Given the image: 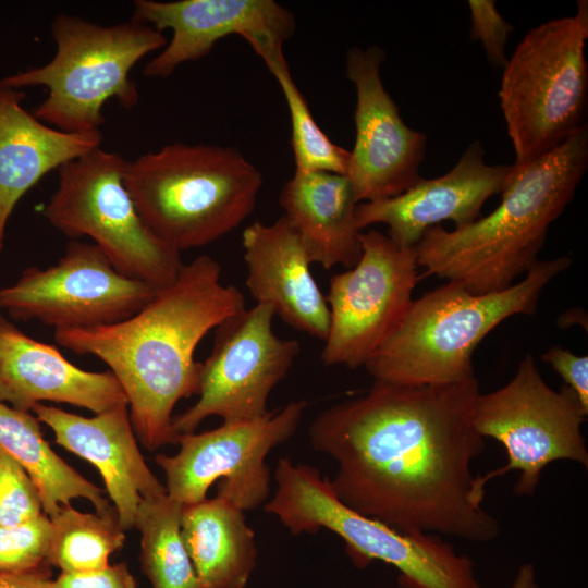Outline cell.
<instances>
[{"label": "cell", "mask_w": 588, "mask_h": 588, "mask_svg": "<svg viewBox=\"0 0 588 588\" xmlns=\"http://www.w3.org/2000/svg\"><path fill=\"white\" fill-rule=\"evenodd\" d=\"M476 377L439 385L375 381L320 412L310 445L336 463L330 485L348 507L404 535L488 542L498 520L482 506L471 463L485 449L473 421Z\"/></svg>", "instance_id": "1"}, {"label": "cell", "mask_w": 588, "mask_h": 588, "mask_svg": "<svg viewBox=\"0 0 588 588\" xmlns=\"http://www.w3.org/2000/svg\"><path fill=\"white\" fill-rule=\"evenodd\" d=\"M245 308L243 293L221 282V266L209 255L184 264L132 317L108 326L56 329L59 345L105 362L127 399L135 434L149 451L176 444L172 412L198 394L201 339Z\"/></svg>", "instance_id": "2"}, {"label": "cell", "mask_w": 588, "mask_h": 588, "mask_svg": "<svg viewBox=\"0 0 588 588\" xmlns=\"http://www.w3.org/2000/svg\"><path fill=\"white\" fill-rule=\"evenodd\" d=\"M588 167V128L550 152L514 164L500 205L452 231L428 229L415 246L422 277L462 283L475 294L503 291L538 260L549 226L573 199Z\"/></svg>", "instance_id": "3"}, {"label": "cell", "mask_w": 588, "mask_h": 588, "mask_svg": "<svg viewBox=\"0 0 588 588\" xmlns=\"http://www.w3.org/2000/svg\"><path fill=\"white\" fill-rule=\"evenodd\" d=\"M572 264L567 256L537 260L524 279L492 293L475 294L446 284L412 302L405 316L365 367L375 381L439 385L475 377L479 343L514 315L535 313L546 285Z\"/></svg>", "instance_id": "4"}, {"label": "cell", "mask_w": 588, "mask_h": 588, "mask_svg": "<svg viewBox=\"0 0 588 588\" xmlns=\"http://www.w3.org/2000/svg\"><path fill=\"white\" fill-rule=\"evenodd\" d=\"M122 175L146 224L179 252L235 230L262 185L260 171L237 149L180 142L125 160Z\"/></svg>", "instance_id": "5"}, {"label": "cell", "mask_w": 588, "mask_h": 588, "mask_svg": "<svg viewBox=\"0 0 588 588\" xmlns=\"http://www.w3.org/2000/svg\"><path fill=\"white\" fill-rule=\"evenodd\" d=\"M56 53L46 64L0 79V87L45 86L46 99L35 108L39 121L69 133L100 131L103 105L114 98L125 109L138 102L130 78L145 56L163 49L166 36L131 20L102 26L77 16L59 14L51 23Z\"/></svg>", "instance_id": "6"}, {"label": "cell", "mask_w": 588, "mask_h": 588, "mask_svg": "<svg viewBox=\"0 0 588 588\" xmlns=\"http://www.w3.org/2000/svg\"><path fill=\"white\" fill-rule=\"evenodd\" d=\"M587 38L588 2L579 0L573 16L529 29L509 58L499 99L514 164L550 152L587 126Z\"/></svg>", "instance_id": "7"}, {"label": "cell", "mask_w": 588, "mask_h": 588, "mask_svg": "<svg viewBox=\"0 0 588 588\" xmlns=\"http://www.w3.org/2000/svg\"><path fill=\"white\" fill-rule=\"evenodd\" d=\"M277 490L265 504L292 535H338L356 565L379 560L399 569L405 588H481L474 562L437 535H404L344 504L314 466L289 457L274 469Z\"/></svg>", "instance_id": "8"}, {"label": "cell", "mask_w": 588, "mask_h": 588, "mask_svg": "<svg viewBox=\"0 0 588 588\" xmlns=\"http://www.w3.org/2000/svg\"><path fill=\"white\" fill-rule=\"evenodd\" d=\"M124 161L98 147L65 163L44 215L73 240L90 237L119 272L162 289L184 262L139 215L123 182Z\"/></svg>", "instance_id": "9"}, {"label": "cell", "mask_w": 588, "mask_h": 588, "mask_svg": "<svg viewBox=\"0 0 588 588\" xmlns=\"http://www.w3.org/2000/svg\"><path fill=\"white\" fill-rule=\"evenodd\" d=\"M587 415L569 388L556 391L547 384L534 356L527 354L505 385L476 399L473 421L477 432L497 440L507 456L504 466L481 476L482 485L517 470L515 493L530 495L543 469L555 461L568 460L587 468L581 432Z\"/></svg>", "instance_id": "10"}, {"label": "cell", "mask_w": 588, "mask_h": 588, "mask_svg": "<svg viewBox=\"0 0 588 588\" xmlns=\"http://www.w3.org/2000/svg\"><path fill=\"white\" fill-rule=\"evenodd\" d=\"M306 400H295L265 416L176 438L175 455L157 454L166 475L167 494L183 505L205 500L220 480V495L244 512L268 501L271 473L265 460L297 430L307 409Z\"/></svg>", "instance_id": "11"}, {"label": "cell", "mask_w": 588, "mask_h": 588, "mask_svg": "<svg viewBox=\"0 0 588 588\" xmlns=\"http://www.w3.org/2000/svg\"><path fill=\"white\" fill-rule=\"evenodd\" d=\"M270 305L256 303L217 327L210 355L200 363L199 397L173 416L177 438L192 433L210 416L223 422L257 419L268 414L271 391L292 368L299 342L278 336Z\"/></svg>", "instance_id": "12"}, {"label": "cell", "mask_w": 588, "mask_h": 588, "mask_svg": "<svg viewBox=\"0 0 588 588\" xmlns=\"http://www.w3.org/2000/svg\"><path fill=\"white\" fill-rule=\"evenodd\" d=\"M356 265L330 279L326 366H365L397 327L420 280L415 246L401 247L376 230L359 235Z\"/></svg>", "instance_id": "13"}, {"label": "cell", "mask_w": 588, "mask_h": 588, "mask_svg": "<svg viewBox=\"0 0 588 588\" xmlns=\"http://www.w3.org/2000/svg\"><path fill=\"white\" fill-rule=\"evenodd\" d=\"M159 289L119 272L94 243L71 241L57 264L26 269L0 289V308L13 319L54 329L113 324L139 311Z\"/></svg>", "instance_id": "14"}, {"label": "cell", "mask_w": 588, "mask_h": 588, "mask_svg": "<svg viewBox=\"0 0 588 588\" xmlns=\"http://www.w3.org/2000/svg\"><path fill=\"white\" fill-rule=\"evenodd\" d=\"M384 59L378 46L346 53V76L356 91L355 143L346 176L358 204L391 198L415 185L426 155V134L404 123L383 85Z\"/></svg>", "instance_id": "15"}, {"label": "cell", "mask_w": 588, "mask_h": 588, "mask_svg": "<svg viewBox=\"0 0 588 588\" xmlns=\"http://www.w3.org/2000/svg\"><path fill=\"white\" fill-rule=\"evenodd\" d=\"M132 20L173 35L143 73L167 77L181 64L206 57L230 35L243 37L266 65L284 59L295 32L294 14L273 0H136Z\"/></svg>", "instance_id": "16"}, {"label": "cell", "mask_w": 588, "mask_h": 588, "mask_svg": "<svg viewBox=\"0 0 588 588\" xmlns=\"http://www.w3.org/2000/svg\"><path fill=\"white\" fill-rule=\"evenodd\" d=\"M479 140L468 145L460 160L448 173L433 179H420L402 194L376 201L360 203L355 221L364 228L383 223L388 236L401 247H414L425 232L451 220L455 228L465 226L480 218L487 199L501 194L513 164L486 163Z\"/></svg>", "instance_id": "17"}, {"label": "cell", "mask_w": 588, "mask_h": 588, "mask_svg": "<svg viewBox=\"0 0 588 588\" xmlns=\"http://www.w3.org/2000/svg\"><path fill=\"white\" fill-rule=\"evenodd\" d=\"M32 412L53 431L59 445L95 465L124 530L134 527L142 499L167 494L138 449L127 403L94 417L42 403Z\"/></svg>", "instance_id": "18"}, {"label": "cell", "mask_w": 588, "mask_h": 588, "mask_svg": "<svg viewBox=\"0 0 588 588\" xmlns=\"http://www.w3.org/2000/svg\"><path fill=\"white\" fill-rule=\"evenodd\" d=\"M44 401L84 407L95 414L127 403L110 370H83L54 346L32 339L0 316V402L32 412Z\"/></svg>", "instance_id": "19"}, {"label": "cell", "mask_w": 588, "mask_h": 588, "mask_svg": "<svg viewBox=\"0 0 588 588\" xmlns=\"http://www.w3.org/2000/svg\"><path fill=\"white\" fill-rule=\"evenodd\" d=\"M246 286L256 303L270 305L293 329L326 340L329 306L315 281L301 238L282 216L255 221L242 234Z\"/></svg>", "instance_id": "20"}, {"label": "cell", "mask_w": 588, "mask_h": 588, "mask_svg": "<svg viewBox=\"0 0 588 588\" xmlns=\"http://www.w3.org/2000/svg\"><path fill=\"white\" fill-rule=\"evenodd\" d=\"M25 93L0 87V250L17 201L47 173L100 147V131L69 133L27 112Z\"/></svg>", "instance_id": "21"}, {"label": "cell", "mask_w": 588, "mask_h": 588, "mask_svg": "<svg viewBox=\"0 0 588 588\" xmlns=\"http://www.w3.org/2000/svg\"><path fill=\"white\" fill-rule=\"evenodd\" d=\"M279 203L313 264L354 267L362 255L356 201L346 175L295 171Z\"/></svg>", "instance_id": "22"}, {"label": "cell", "mask_w": 588, "mask_h": 588, "mask_svg": "<svg viewBox=\"0 0 588 588\" xmlns=\"http://www.w3.org/2000/svg\"><path fill=\"white\" fill-rule=\"evenodd\" d=\"M181 534L201 588H245L257 564L244 511L216 495L183 505Z\"/></svg>", "instance_id": "23"}, {"label": "cell", "mask_w": 588, "mask_h": 588, "mask_svg": "<svg viewBox=\"0 0 588 588\" xmlns=\"http://www.w3.org/2000/svg\"><path fill=\"white\" fill-rule=\"evenodd\" d=\"M0 448L13 456L35 483L44 514L53 517L73 499L91 502L97 513L114 506L105 491L63 461L44 439L40 421L30 412L15 409L0 402Z\"/></svg>", "instance_id": "24"}, {"label": "cell", "mask_w": 588, "mask_h": 588, "mask_svg": "<svg viewBox=\"0 0 588 588\" xmlns=\"http://www.w3.org/2000/svg\"><path fill=\"white\" fill-rule=\"evenodd\" d=\"M183 504L168 494L142 499L135 517L140 564L152 588H201L181 534Z\"/></svg>", "instance_id": "25"}, {"label": "cell", "mask_w": 588, "mask_h": 588, "mask_svg": "<svg viewBox=\"0 0 588 588\" xmlns=\"http://www.w3.org/2000/svg\"><path fill=\"white\" fill-rule=\"evenodd\" d=\"M51 538L49 563L61 573H83L105 568L112 553L122 549L125 530L115 509L108 513H84L63 505L49 518Z\"/></svg>", "instance_id": "26"}, {"label": "cell", "mask_w": 588, "mask_h": 588, "mask_svg": "<svg viewBox=\"0 0 588 588\" xmlns=\"http://www.w3.org/2000/svg\"><path fill=\"white\" fill-rule=\"evenodd\" d=\"M268 70L278 81L289 108L295 171L346 175L350 151L334 144L317 124L286 59L270 64Z\"/></svg>", "instance_id": "27"}, {"label": "cell", "mask_w": 588, "mask_h": 588, "mask_svg": "<svg viewBox=\"0 0 588 588\" xmlns=\"http://www.w3.org/2000/svg\"><path fill=\"white\" fill-rule=\"evenodd\" d=\"M51 522L45 514L24 524L0 526V573L48 569Z\"/></svg>", "instance_id": "28"}, {"label": "cell", "mask_w": 588, "mask_h": 588, "mask_svg": "<svg viewBox=\"0 0 588 588\" xmlns=\"http://www.w3.org/2000/svg\"><path fill=\"white\" fill-rule=\"evenodd\" d=\"M44 514L38 490L25 469L0 448V526H14Z\"/></svg>", "instance_id": "29"}, {"label": "cell", "mask_w": 588, "mask_h": 588, "mask_svg": "<svg viewBox=\"0 0 588 588\" xmlns=\"http://www.w3.org/2000/svg\"><path fill=\"white\" fill-rule=\"evenodd\" d=\"M470 39L482 44L488 61L494 68H504L506 42L513 26L498 12L493 0H469Z\"/></svg>", "instance_id": "30"}, {"label": "cell", "mask_w": 588, "mask_h": 588, "mask_svg": "<svg viewBox=\"0 0 588 588\" xmlns=\"http://www.w3.org/2000/svg\"><path fill=\"white\" fill-rule=\"evenodd\" d=\"M542 360L561 376L588 412V356H578L555 345L542 355Z\"/></svg>", "instance_id": "31"}, {"label": "cell", "mask_w": 588, "mask_h": 588, "mask_svg": "<svg viewBox=\"0 0 588 588\" xmlns=\"http://www.w3.org/2000/svg\"><path fill=\"white\" fill-rule=\"evenodd\" d=\"M50 588H137L126 563L83 573H61Z\"/></svg>", "instance_id": "32"}, {"label": "cell", "mask_w": 588, "mask_h": 588, "mask_svg": "<svg viewBox=\"0 0 588 588\" xmlns=\"http://www.w3.org/2000/svg\"><path fill=\"white\" fill-rule=\"evenodd\" d=\"M51 569L25 574L0 573V588H50Z\"/></svg>", "instance_id": "33"}, {"label": "cell", "mask_w": 588, "mask_h": 588, "mask_svg": "<svg viewBox=\"0 0 588 588\" xmlns=\"http://www.w3.org/2000/svg\"><path fill=\"white\" fill-rule=\"evenodd\" d=\"M512 588H538L532 564H524L520 566Z\"/></svg>", "instance_id": "34"}]
</instances>
